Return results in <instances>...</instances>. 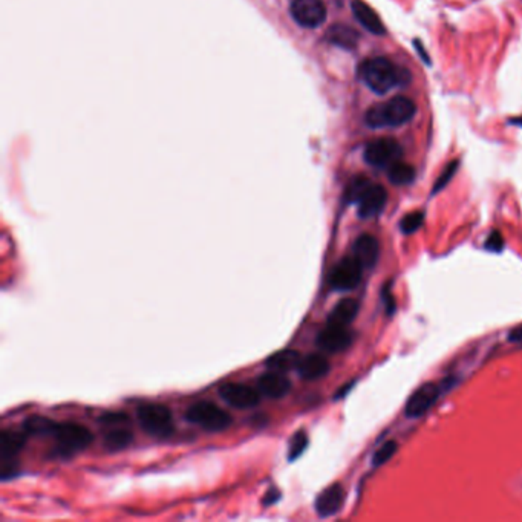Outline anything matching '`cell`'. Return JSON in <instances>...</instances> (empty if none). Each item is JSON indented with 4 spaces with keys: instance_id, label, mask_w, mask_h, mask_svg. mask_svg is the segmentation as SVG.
<instances>
[{
    "instance_id": "cell-1",
    "label": "cell",
    "mask_w": 522,
    "mask_h": 522,
    "mask_svg": "<svg viewBox=\"0 0 522 522\" xmlns=\"http://www.w3.org/2000/svg\"><path fill=\"white\" fill-rule=\"evenodd\" d=\"M359 77L372 92L384 96L394 88L404 86L411 81V74L404 68L395 66L389 58L374 57L362 61Z\"/></svg>"
},
{
    "instance_id": "cell-2",
    "label": "cell",
    "mask_w": 522,
    "mask_h": 522,
    "mask_svg": "<svg viewBox=\"0 0 522 522\" xmlns=\"http://www.w3.org/2000/svg\"><path fill=\"white\" fill-rule=\"evenodd\" d=\"M416 112V104L408 97H394L371 106L364 113V123L371 129L399 128L409 123Z\"/></svg>"
},
{
    "instance_id": "cell-3",
    "label": "cell",
    "mask_w": 522,
    "mask_h": 522,
    "mask_svg": "<svg viewBox=\"0 0 522 522\" xmlns=\"http://www.w3.org/2000/svg\"><path fill=\"white\" fill-rule=\"evenodd\" d=\"M187 420L205 431L219 432L232 424V416L212 401H198L187 409Z\"/></svg>"
},
{
    "instance_id": "cell-4",
    "label": "cell",
    "mask_w": 522,
    "mask_h": 522,
    "mask_svg": "<svg viewBox=\"0 0 522 522\" xmlns=\"http://www.w3.org/2000/svg\"><path fill=\"white\" fill-rule=\"evenodd\" d=\"M138 421L143 429L153 436H169L173 432V416L164 404H143L137 411Z\"/></svg>"
},
{
    "instance_id": "cell-5",
    "label": "cell",
    "mask_w": 522,
    "mask_h": 522,
    "mask_svg": "<svg viewBox=\"0 0 522 522\" xmlns=\"http://www.w3.org/2000/svg\"><path fill=\"white\" fill-rule=\"evenodd\" d=\"M52 436L56 438L60 451L68 454L83 451L93 440V435L88 427L77 423H56Z\"/></svg>"
},
{
    "instance_id": "cell-6",
    "label": "cell",
    "mask_w": 522,
    "mask_h": 522,
    "mask_svg": "<svg viewBox=\"0 0 522 522\" xmlns=\"http://www.w3.org/2000/svg\"><path fill=\"white\" fill-rule=\"evenodd\" d=\"M403 155L401 145L394 138H379L371 141L363 152V158L369 165L377 169H386L394 163L400 161Z\"/></svg>"
},
{
    "instance_id": "cell-7",
    "label": "cell",
    "mask_w": 522,
    "mask_h": 522,
    "mask_svg": "<svg viewBox=\"0 0 522 522\" xmlns=\"http://www.w3.org/2000/svg\"><path fill=\"white\" fill-rule=\"evenodd\" d=\"M363 267L356 256H348L332 268L329 275V285L337 291H351L362 280Z\"/></svg>"
},
{
    "instance_id": "cell-8",
    "label": "cell",
    "mask_w": 522,
    "mask_h": 522,
    "mask_svg": "<svg viewBox=\"0 0 522 522\" xmlns=\"http://www.w3.org/2000/svg\"><path fill=\"white\" fill-rule=\"evenodd\" d=\"M221 399L236 409H252L260 401L259 389L244 383H227L219 388Z\"/></svg>"
},
{
    "instance_id": "cell-9",
    "label": "cell",
    "mask_w": 522,
    "mask_h": 522,
    "mask_svg": "<svg viewBox=\"0 0 522 522\" xmlns=\"http://www.w3.org/2000/svg\"><path fill=\"white\" fill-rule=\"evenodd\" d=\"M291 16L300 26L317 28L327 20V8L322 0H295Z\"/></svg>"
},
{
    "instance_id": "cell-10",
    "label": "cell",
    "mask_w": 522,
    "mask_h": 522,
    "mask_svg": "<svg viewBox=\"0 0 522 522\" xmlns=\"http://www.w3.org/2000/svg\"><path fill=\"white\" fill-rule=\"evenodd\" d=\"M441 388L436 383H424L416 389L404 406V414L409 419H419L429 411L440 396Z\"/></svg>"
},
{
    "instance_id": "cell-11",
    "label": "cell",
    "mask_w": 522,
    "mask_h": 522,
    "mask_svg": "<svg viewBox=\"0 0 522 522\" xmlns=\"http://www.w3.org/2000/svg\"><path fill=\"white\" fill-rule=\"evenodd\" d=\"M352 332L347 327L328 325L323 328L317 336V344L322 351L327 352H342L351 347Z\"/></svg>"
},
{
    "instance_id": "cell-12",
    "label": "cell",
    "mask_w": 522,
    "mask_h": 522,
    "mask_svg": "<svg viewBox=\"0 0 522 522\" xmlns=\"http://www.w3.org/2000/svg\"><path fill=\"white\" fill-rule=\"evenodd\" d=\"M257 389L259 392L268 396V399H282L285 396L291 389V382L288 380L287 375L280 371H268L262 374L257 380Z\"/></svg>"
},
{
    "instance_id": "cell-13",
    "label": "cell",
    "mask_w": 522,
    "mask_h": 522,
    "mask_svg": "<svg viewBox=\"0 0 522 522\" xmlns=\"http://www.w3.org/2000/svg\"><path fill=\"white\" fill-rule=\"evenodd\" d=\"M388 201V193L380 184H371L359 200V216L363 219L379 215Z\"/></svg>"
},
{
    "instance_id": "cell-14",
    "label": "cell",
    "mask_w": 522,
    "mask_h": 522,
    "mask_svg": "<svg viewBox=\"0 0 522 522\" xmlns=\"http://www.w3.org/2000/svg\"><path fill=\"white\" fill-rule=\"evenodd\" d=\"M343 503H344L343 487L340 484H332L317 496L314 507L317 515H320L322 518H328L336 515L343 506Z\"/></svg>"
},
{
    "instance_id": "cell-15",
    "label": "cell",
    "mask_w": 522,
    "mask_h": 522,
    "mask_svg": "<svg viewBox=\"0 0 522 522\" xmlns=\"http://www.w3.org/2000/svg\"><path fill=\"white\" fill-rule=\"evenodd\" d=\"M351 8H352V14H354V17H356L357 22L364 29L369 31L371 34H375V36L386 34V28L382 22V19L369 5L362 2V0H354Z\"/></svg>"
},
{
    "instance_id": "cell-16",
    "label": "cell",
    "mask_w": 522,
    "mask_h": 522,
    "mask_svg": "<svg viewBox=\"0 0 522 522\" xmlns=\"http://www.w3.org/2000/svg\"><path fill=\"white\" fill-rule=\"evenodd\" d=\"M354 256L363 268L375 267L380 256V244L372 235H362L354 244Z\"/></svg>"
},
{
    "instance_id": "cell-17",
    "label": "cell",
    "mask_w": 522,
    "mask_h": 522,
    "mask_svg": "<svg viewBox=\"0 0 522 522\" xmlns=\"http://www.w3.org/2000/svg\"><path fill=\"white\" fill-rule=\"evenodd\" d=\"M297 371L302 379L317 380L329 372V363L322 354H308L307 357L300 359Z\"/></svg>"
},
{
    "instance_id": "cell-18",
    "label": "cell",
    "mask_w": 522,
    "mask_h": 522,
    "mask_svg": "<svg viewBox=\"0 0 522 522\" xmlns=\"http://www.w3.org/2000/svg\"><path fill=\"white\" fill-rule=\"evenodd\" d=\"M359 309H360V305L357 300L343 299L332 308L327 323L328 325H336V327H348L349 323L357 317Z\"/></svg>"
},
{
    "instance_id": "cell-19",
    "label": "cell",
    "mask_w": 522,
    "mask_h": 522,
    "mask_svg": "<svg viewBox=\"0 0 522 522\" xmlns=\"http://www.w3.org/2000/svg\"><path fill=\"white\" fill-rule=\"evenodd\" d=\"M25 434L16 431H4L0 434V454H2V461L5 459H13L25 446Z\"/></svg>"
},
{
    "instance_id": "cell-20",
    "label": "cell",
    "mask_w": 522,
    "mask_h": 522,
    "mask_svg": "<svg viewBox=\"0 0 522 522\" xmlns=\"http://www.w3.org/2000/svg\"><path fill=\"white\" fill-rule=\"evenodd\" d=\"M327 39L331 44L337 45L344 49L356 48L359 44V33L347 25H334L327 34Z\"/></svg>"
},
{
    "instance_id": "cell-21",
    "label": "cell",
    "mask_w": 522,
    "mask_h": 522,
    "mask_svg": "<svg viewBox=\"0 0 522 522\" xmlns=\"http://www.w3.org/2000/svg\"><path fill=\"white\" fill-rule=\"evenodd\" d=\"M300 356L297 351L293 349H284V351H277L273 356L267 359V367L273 371H288L291 368H297V364L300 362Z\"/></svg>"
},
{
    "instance_id": "cell-22",
    "label": "cell",
    "mask_w": 522,
    "mask_h": 522,
    "mask_svg": "<svg viewBox=\"0 0 522 522\" xmlns=\"http://www.w3.org/2000/svg\"><path fill=\"white\" fill-rule=\"evenodd\" d=\"M388 178L395 185H408L415 180V169L403 161H396L388 167Z\"/></svg>"
},
{
    "instance_id": "cell-23",
    "label": "cell",
    "mask_w": 522,
    "mask_h": 522,
    "mask_svg": "<svg viewBox=\"0 0 522 522\" xmlns=\"http://www.w3.org/2000/svg\"><path fill=\"white\" fill-rule=\"evenodd\" d=\"M133 440V435L129 429H124V427H115L111 432L104 435V446L109 451H121V449H126Z\"/></svg>"
},
{
    "instance_id": "cell-24",
    "label": "cell",
    "mask_w": 522,
    "mask_h": 522,
    "mask_svg": "<svg viewBox=\"0 0 522 522\" xmlns=\"http://www.w3.org/2000/svg\"><path fill=\"white\" fill-rule=\"evenodd\" d=\"M25 432L26 434H33V435H52V431H54L56 423L51 421L48 419H41V416H31L25 423Z\"/></svg>"
},
{
    "instance_id": "cell-25",
    "label": "cell",
    "mask_w": 522,
    "mask_h": 522,
    "mask_svg": "<svg viewBox=\"0 0 522 522\" xmlns=\"http://www.w3.org/2000/svg\"><path fill=\"white\" fill-rule=\"evenodd\" d=\"M371 184L372 183L368 178H364V176H357V178H354L348 185L347 193H344L347 201L348 203H359L362 195L367 192V189Z\"/></svg>"
},
{
    "instance_id": "cell-26",
    "label": "cell",
    "mask_w": 522,
    "mask_h": 522,
    "mask_svg": "<svg viewBox=\"0 0 522 522\" xmlns=\"http://www.w3.org/2000/svg\"><path fill=\"white\" fill-rule=\"evenodd\" d=\"M308 446V435L305 432H297L293 435L290 441V447H288V459L290 461H295L302 454L305 452V449Z\"/></svg>"
},
{
    "instance_id": "cell-27",
    "label": "cell",
    "mask_w": 522,
    "mask_h": 522,
    "mask_svg": "<svg viewBox=\"0 0 522 522\" xmlns=\"http://www.w3.org/2000/svg\"><path fill=\"white\" fill-rule=\"evenodd\" d=\"M396 449H399V444H396V441H394V440L383 443V444L377 449V452H375V454H374V456H372V466L379 467V466L384 464L386 461H389V459L395 455Z\"/></svg>"
},
{
    "instance_id": "cell-28",
    "label": "cell",
    "mask_w": 522,
    "mask_h": 522,
    "mask_svg": "<svg viewBox=\"0 0 522 522\" xmlns=\"http://www.w3.org/2000/svg\"><path fill=\"white\" fill-rule=\"evenodd\" d=\"M423 221H424L423 212L408 213L404 215V218L400 221V230L404 235H412L423 225Z\"/></svg>"
},
{
    "instance_id": "cell-29",
    "label": "cell",
    "mask_w": 522,
    "mask_h": 522,
    "mask_svg": "<svg viewBox=\"0 0 522 522\" xmlns=\"http://www.w3.org/2000/svg\"><path fill=\"white\" fill-rule=\"evenodd\" d=\"M456 169H458V161H452L451 164H449L446 169L443 170V173L440 175V178L436 180L434 189H432V193H438L441 189H444V187L447 185V183L454 178Z\"/></svg>"
},
{
    "instance_id": "cell-30",
    "label": "cell",
    "mask_w": 522,
    "mask_h": 522,
    "mask_svg": "<svg viewBox=\"0 0 522 522\" xmlns=\"http://www.w3.org/2000/svg\"><path fill=\"white\" fill-rule=\"evenodd\" d=\"M486 248L488 250V252H493V253H499L501 250L504 248V237L498 232V230H493V232L487 236Z\"/></svg>"
},
{
    "instance_id": "cell-31",
    "label": "cell",
    "mask_w": 522,
    "mask_h": 522,
    "mask_svg": "<svg viewBox=\"0 0 522 522\" xmlns=\"http://www.w3.org/2000/svg\"><path fill=\"white\" fill-rule=\"evenodd\" d=\"M100 421L104 426H120L129 421V416L123 412H108L100 416Z\"/></svg>"
},
{
    "instance_id": "cell-32",
    "label": "cell",
    "mask_w": 522,
    "mask_h": 522,
    "mask_svg": "<svg viewBox=\"0 0 522 522\" xmlns=\"http://www.w3.org/2000/svg\"><path fill=\"white\" fill-rule=\"evenodd\" d=\"M279 496H280L279 490H276V488H270L268 492H267V495L264 496V504H265V506H268V504H275L276 501L279 499Z\"/></svg>"
},
{
    "instance_id": "cell-33",
    "label": "cell",
    "mask_w": 522,
    "mask_h": 522,
    "mask_svg": "<svg viewBox=\"0 0 522 522\" xmlns=\"http://www.w3.org/2000/svg\"><path fill=\"white\" fill-rule=\"evenodd\" d=\"M508 340L510 342H516V343H522V327L511 329L510 334H508Z\"/></svg>"
},
{
    "instance_id": "cell-34",
    "label": "cell",
    "mask_w": 522,
    "mask_h": 522,
    "mask_svg": "<svg viewBox=\"0 0 522 522\" xmlns=\"http://www.w3.org/2000/svg\"><path fill=\"white\" fill-rule=\"evenodd\" d=\"M414 46L416 48V51H419V54H420V57L424 60V63H426V65H431V63H429L431 60H429V57H427V54H426V49H424V46H421V44H420L419 40H415V41H414Z\"/></svg>"
}]
</instances>
